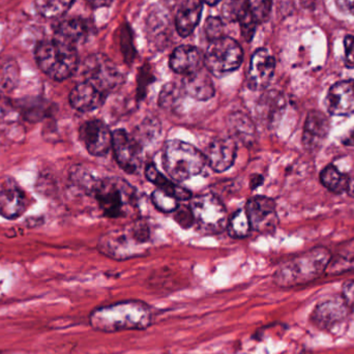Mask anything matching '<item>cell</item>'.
I'll list each match as a JSON object with an SVG mask.
<instances>
[{
	"instance_id": "60d3db41",
	"label": "cell",
	"mask_w": 354,
	"mask_h": 354,
	"mask_svg": "<svg viewBox=\"0 0 354 354\" xmlns=\"http://www.w3.org/2000/svg\"><path fill=\"white\" fill-rule=\"evenodd\" d=\"M346 193L348 194L349 196L354 198V179H349L348 185H347Z\"/></svg>"
},
{
	"instance_id": "f1b7e54d",
	"label": "cell",
	"mask_w": 354,
	"mask_h": 354,
	"mask_svg": "<svg viewBox=\"0 0 354 354\" xmlns=\"http://www.w3.org/2000/svg\"><path fill=\"white\" fill-rule=\"evenodd\" d=\"M75 0H35V8L44 18L55 19L70 10Z\"/></svg>"
},
{
	"instance_id": "d6986e66",
	"label": "cell",
	"mask_w": 354,
	"mask_h": 354,
	"mask_svg": "<svg viewBox=\"0 0 354 354\" xmlns=\"http://www.w3.org/2000/svg\"><path fill=\"white\" fill-rule=\"evenodd\" d=\"M170 68L177 74H194L202 70L204 66V57L201 52L193 46H180L174 50L169 60Z\"/></svg>"
},
{
	"instance_id": "1f68e13d",
	"label": "cell",
	"mask_w": 354,
	"mask_h": 354,
	"mask_svg": "<svg viewBox=\"0 0 354 354\" xmlns=\"http://www.w3.org/2000/svg\"><path fill=\"white\" fill-rule=\"evenodd\" d=\"M185 93L183 84L169 83L164 87L160 95V105L164 108H171L180 101L183 93Z\"/></svg>"
},
{
	"instance_id": "2e32d148",
	"label": "cell",
	"mask_w": 354,
	"mask_h": 354,
	"mask_svg": "<svg viewBox=\"0 0 354 354\" xmlns=\"http://www.w3.org/2000/svg\"><path fill=\"white\" fill-rule=\"evenodd\" d=\"M328 112L335 116L354 114V80H345L330 87L326 97Z\"/></svg>"
},
{
	"instance_id": "7c38bea8",
	"label": "cell",
	"mask_w": 354,
	"mask_h": 354,
	"mask_svg": "<svg viewBox=\"0 0 354 354\" xmlns=\"http://www.w3.org/2000/svg\"><path fill=\"white\" fill-rule=\"evenodd\" d=\"M351 311L343 297H334L320 303L312 313L311 320L320 330H330L346 319Z\"/></svg>"
},
{
	"instance_id": "b9f144b4",
	"label": "cell",
	"mask_w": 354,
	"mask_h": 354,
	"mask_svg": "<svg viewBox=\"0 0 354 354\" xmlns=\"http://www.w3.org/2000/svg\"><path fill=\"white\" fill-rule=\"evenodd\" d=\"M206 3L209 4V6H214V4L218 3L221 0H204Z\"/></svg>"
},
{
	"instance_id": "7a4b0ae2",
	"label": "cell",
	"mask_w": 354,
	"mask_h": 354,
	"mask_svg": "<svg viewBox=\"0 0 354 354\" xmlns=\"http://www.w3.org/2000/svg\"><path fill=\"white\" fill-rule=\"evenodd\" d=\"M330 262L328 250L324 248L311 250L283 264L274 274V283L283 288L308 284L319 278Z\"/></svg>"
},
{
	"instance_id": "83f0119b",
	"label": "cell",
	"mask_w": 354,
	"mask_h": 354,
	"mask_svg": "<svg viewBox=\"0 0 354 354\" xmlns=\"http://www.w3.org/2000/svg\"><path fill=\"white\" fill-rule=\"evenodd\" d=\"M351 177L339 171L335 166L330 165L322 170L320 180L322 185L333 193L342 194L346 192Z\"/></svg>"
},
{
	"instance_id": "9a60e30c",
	"label": "cell",
	"mask_w": 354,
	"mask_h": 354,
	"mask_svg": "<svg viewBox=\"0 0 354 354\" xmlns=\"http://www.w3.org/2000/svg\"><path fill=\"white\" fill-rule=\"evenodd\" d=\"M27 203L24 192L12 179L0 181V216L8 220L18 218L26 210Z\"/></svg>"
},
{
	"instance_id": "52a82bcc",
	"label": "cell",
	"mask_w": 354,
	"mask_h": 354,
	"mask_svg": "<svg viewBox=\"0 0 354 354\" xmlns=\"http://www.w3.org/2000/svg\"><path fill=\"white\" fill-rule=\"evenodd\" d=\"M194 223L206 234L222 232L228 225V214L224 204L212 194H202L191 198L189 203Z\"/></svg>"
},
{
	"instance_id": "d4e9b609",
	"label": "cell",
	"mask_w": 354,
	"mask_h": 354,
	"mask_svg": "<svg viewBox=\"0 0 354 354\" xmlns=\"http://www.w3.org/2000/svg\"><path fill=\"white\" fill-rule=\"evenodd\" d=\"M283 108H284L283 95L276 91H270L264 93L258 103V116L261 118L262 122L270 124L276 120Z\"/></svg>"
},
{
	"instance_id": "ac0fdd59",
	"label": "cell",
	"mask_w": 354,
	"mask_h": 354,
	"mask_svg": "<svg viewBox=\"0 0 354 354\" xmlns=\"http://www.w3.org/2000/svg\"><path fill=\"white\" fill-rule=\"evenodd\" d=\"M105 93L87 81L78 83L71 91V106L81 112H91L102 107L106 100Z\"/></svg>"
},
{
	"instance_id": "5bb4252c",
	"label": "cell",
	"mask_w": 354,
	"mask_h": 354,
	"mask_svg": "<svg viewBox=\"0 0 354 354\" xmlns=\"http://www.w3.org/2000/svg\"><path fill=\"white\" fill-rule=\"evenodd\" d=\"M143 245L137 239L132 228L128 233H112L109 236L104 237L100 243L102 253L115 259H129L136 257L142 250L135 245Z\"/></svg>"
},
{
	"instance_id": "3957f363",
	"label": "cell",
	"mask_w": 354,
	"mask_h": 354,
	"mask_svg": "<svg viewBox=\"0 0 354 354\" xmlns=\"http://www.w3.org/2000/svg\"><path fill=\"white\" fill-rule=\"evenodd\" d=\"M35 56L41 72L55 81L66 80L78 68L76 47L55 39L41 41L35 48Z\"/></svg>"
},
{
	"instance_id": "ba28073f",
	"label": "cell",
	"mask_w": 354,
	"mask_h": 354,
	"mask_svg": "<svg viewBox=\"0 0 354 354\" xmlns=\"http://www.w3.org/2000/svg\"><path fill=\"white\" fill-rule=\"evenodd\" d=\"M83 76L84 81L91 83L105 95L115 91L124 82V76L118 66L103 54H93L85 60Z\"/></svg>"
},
{
	"instance_id": "8d00e7d4",
	"label": "cell",
	"mask_w": 354,
	"mask_h": 354,
	"mask_svg": "<svg viewBox=\"0 0 354 354\" xmlns=\"http://www.w3.org/2000/svg\"><path fill=\"white\" fill-rule=\"evenodd\" d=\"M345 64L348 68H354V37H345Z\"/></svg>"
},
{
	"instance_id": "f35d334b",
	"label": "cell",
	"mask_w": 354,
	"mask_h": 354,
	"mask_svg": "<svg viewBox=\"0 0 354 354\" xmlns=\"http://www.w3.org/2000/svg\"><path fill=\"white\" fill-rule=\"evenodd\" d=\"M336 3L343 12L354 16V0H336Z\"/></svg>"
},
{
	"instance_id": "4dcf8cb0",
	"label": "cell",
	"mask_w": 354,
	"mask_h": 354,
	"mask_svg": "<svg viewBox=\"0 0 354 354\" xmlns=\"http://www.w3.org/2000/svg\"><path fill=\"white\" fill-rule=\"evenodd\" d=\"M71 178H72L73 183H74L77 187H81V189L86 191L87 193L91 194H93L97 181L100 180V178H95V176H93L91 172L81 167H77L73 169Z\"/></svg>"
},
{
	"instance_id": "5b68a950",
	"label": "cell",
	"mask_w": 354,
	"mask_h": 354,
	"mask_svg": "<svg viewBox=\"0 0 354 354\" xmlns=\"http://www.w3.org/2000/svg\"><path fill=\"white\" fill-rule=\"evenodd\" d=\"M206 163L205 155L189 143L176 139L166 145L164 167L177 181H185L201 174Z\"/></svg>"
},
{
	"instance_id": "6da1fadb",
	"label": "cell",
	"mask_w": 354,
	"mask_h": 354,
	"mask_svg": "<svg viewBox=\"0 0 354 354\" xmlns=\"http://www.w3.org/2000/svg\"><path fill=\"white\" fill-rule=\"evenodd\" d=\"M153 324V312L145 301H122L97 308L89 315V326L100 333L114 334L145 330Z\"/></svg>"
},
{
	"instance_id": "484cf974",
	"label": "cell",
	"mask_w": 354,
	"mask_h": 354,
	"mask_svg": "<svg viewBox=\"0 0 354 354\" xmlns=\"http://www.w3.org/2000/svg\"><path fill=\"white\" fill-rule=\"evenodd\" d=\"M20 81V68L12 57L0 58V91L8 93L18 86Z\"/></svg>"
},
{
	"instance_id": "30bf717a",
	"label": "cell",
	"mask_w": 354,
	"mask_h": 354,
	"mask_svg": "<svg viewBox=\"0 0 354 354\" xmlns=\"http://www.w3.org/2000/svg\"><path fill=\"white\" fill-rule=\"evenodd\" d=\"M252 229L260 233H270L278 225L276 203L270 198L257 196L249 200L245 208Z\"/></svg>"
},
{
	"instance_id": "603a6c76",
	"label": "cell",
	"mask_w": 354,
	"mask_h": 354,
	"mask_svg": "<svg viewBox=\"0 0 354 354\" xmlns=\"http://www.w3.org/2000/svg\"><path fill=\"white\" fill-rule=\"evenodd\" d=\"M88 27L86 22L80 18L68 19L58 24L54 39L62 43L76 47L86 39Z\"/></svg>"
},
{
	"instance_id": "4316f807",
	"label": "cell",
	"mask_w": 354,
	"mask_h": 354,
	"mask_svg": "<svg viewBox=\"0 0 354 354\" xmlns=\"http://www.w3.org/2000/svg\"><path fill=\"white\" fill-rule=\"evenodd\" d=\"M229 129L234 138L243 142H251L255 129L250 118L243 113H233L228 120Z\"/></svg>"
},
{
	"instance_id": "74e56055",
	"label": "cell",
	"mask_w": 354,
	"mask_h": 354,
	"mask_svg": "<svg viewBox=\"0 0 354 354\" xmlns=\"http://www.w3.org/2000/svg\"><path fill=\"white\" fill-rule=\"evenodd\" d=\"M343 299L351 310L354 309V281L346 283L343 288Z\"/></svg>"
},
{
	"instance_id": "e575fe53",
	"label": "cell",
	"mask_w": 354,
	"mask_h": 354,
	"mask_svg": "<svg viewBox=\"0 0 354 354\" xmlns=\"http://www.w3.org/2000/svg\"><path fill=\"white\" fill-rule=\"evenodd\" d=\"M174 212L176 222L183 228H189L194 224V216L189 206L178 205Z\"/></svg>"
},
{
	"instance_id": "836d02e7",
	"label": "cell",
	"mask_w": 354,
	"mask_h": 354,
	"mask_svg": "<svg viewBox=\"0 0 354 354\" xmlns=\"http://www.w3.org/2000/svg\"><path fill=\"white\" fill-rule=\"evenodd\" d=\"M151 200L158 209L164 212H174L178 207V200L161 189H156L151 195Z\"/></svg>"
},
{
	"instance_id": "f546056e",
	"label": "cell",
	"mask_w": 354,
	"mask_h": 354,
	"mask_svg": "<svg viewBox=\"0 0 354 354\" xmlns=\"http://www.w3.org/2000/svg\"><path fill=\"white\" fill-rule=\"evenodd\" d=\"M229 234L235 239H243L251 232L252 226L245 209H239L233 214L227 225Z\"/></svg>"
},
{
	"instance_id": "d590c367",
	"label": "cell",
	"mask_w": 354,
	"mask_h": 354,
	"mask_svg": "<svg viewBox=\"0 0 354 354\" xmlns=\"http://www.w3.org/2000/svg\"><path fill=\"white\" fill-rule=\"evenodd\" d=\"M206 35L209 37L210 41L222 37L223 23L218 18H209L206 21Z\"/></svg>"
},
{
	"instance_id": "7402d4cb",
	"label": "cell",
	"mask_w": 354,
	"mask_h": 354,
	"mask_svg": "<svg viewBox=\"0 0 354 354\" xmlns=\"http://www.w3.org/2000/svg\"><path fill=\"white\" fill-rule=\"evenodd\" d=\"M183 87L185 93L198 101H207L214 95V83L209 75L203 70L185 76L183 79Z\"/></svg>"
},
{
	"instance_id": "ffe728a7",
	"label": "cell",
	"mask_w": 354,
	"mask_h": 354,
	"mask_svg": "<svg viewBox=\"0 0 354 354\" xmlns=\"http://www.w3.org/2000/svg\"><path fill=\"white\" fill-rule=\"evenodd\" d=\"M330 120L320 111H311L308 114L304 129L303 141L308 149H317L330 132Z\"/></svg>"
},
{
	"instance_id": "d6a6232c",
	"label": "cell",
	"mask_w": 354,
	"mask_h": 354,
	"mask_svg": "<svg viewBox=\"0 0 354 354\" xmlns=\"http://www.w3.org/2000/svg\"><path fill=\"white\" fill-rule=\"evenodd\" d=\"M248 8L257 23H263L270 18L272 0H247Z\"/></svg>"
},
{
	"instance_id": "8fae6325",
	"label": "cell",
	"mask_w": 354,
	"mask_h": 354,
	"mask_svg": "<svg viewBox=\"0 0 354 354\" xmlns=\"http://www.w3.org/2000/svg\"><path fill=\"white\" fill-rule=\"evenodd\" d=\"M80 139L91 155L103 157L112 149V133L105 122L89 120L81 126Z\"/></svg>"
},
{
	"instance_id": "8992f818",
	"label": "cell",
	"mask_w": 354,
	"mask_h": 354,
	"mask_svg": "<svg viewBox=\"0 0 354 354\" xmlns=\"http://www.w3.org/2000/svg\"><path fill=\"white\" fill-rule=\"evenodd\" d=\"M243 57V49L236 41L228 37H218L210 41L204 56V66L214 76L223 77L237 70Z\"/></svg>"
},
{
	"instance_id": "9c48e42d",
	"label": "cell",
	"mask_w": 354,
	"mask_h": 354,
	"mask_svg": "<svg viewBox=\"0 0 354 354\" xmlns=\"http://www.w3.org/2000/svg\"><path fill=\"white\" fill-rule=\"evenodd\" d=\"M112 149L118 165L128 174L138 171L141 165V149L134 137L124 130L112 133Z\"/></svg>"
},
{
	"instance_id": "277c9868",
	"label": "cell",
	"mask_w": 354,
	"mask_h": 354,
	"mask_svg": "<svg viewBox=\"0 0 354 354\" xmlns=\"http://www.w3.org/2000/svg\"><path fill=\"white\" fill-rule=\"evenodd\" d=\"M93 194L108 218H124L136 207L135 189L130 183L118 177L100 178Z\"/></svg>"
},
{
	"instance_id": "e0dca14e",
	"label": "cell",
	"mask_w": 354,
	"mask_h": 354,
	"mask_svg": "<svg viewBox=\"0 0 354 354\" xmlns=\"http://www.w3.org/2000/svg\"><path fill=\"white\" fill-rule=\"evenodd\" d=\"M205 157L214 171H226L233 165L236 158V143L233 138L214 139L208 145Z\"/></svg>"
},
{
	"instance_id": "44dd1931",
	"label": "cell",
	"mask_w": 354,
	"mask_h": 354,
	"mask_svg": "<svg viewBox=\"0 0 354 354\" xmlns=\"http://www.w3.org/2000/svg\"><path fill=\"white\" fill-rule=\"evenodd\" d=\"M202 14L201 0H185L177 10L176 25L181 37H187L199 24Z\"/></svg>"
},
{
	"instance_id": "cb8c5ba5",
	"label": "cell",
	"mask_w": 354,
	"mask_h": 354,
	"mask_svg": "<svg viewBox=\"0 0 354 354\" xmlns=\"http://www.w3.org/2000/svg\"><path fill=\"white\" fill-rule=\"evenodd\" d=\"M147 179L153 185H157L158 189H161L164 193L172 196L178 201H185L192 198V193L185 187H179L174 181L169 180L167 177L163 176L161 172L158 170L153 164H149L145 169Z\"/></svg>"
},
{
	"instance_id": "4fadbf2b",
	"label": "cell",
	"mask_w": 354,
	"mask_h": 354,
	"mask_svg": "<svg viewBox=\"0 0 354 354\" xmlns=\"http://www.w3.org/2000/svg\"><path fill=\"white\" fill-rule=\"evenodd\" d=\"M276 62L266 49H259L253 54L248 74V85L253 91L266 88L274 76Z\"/></svg>"
},
{
	"instance_id": "7bdbcfd3",
	"label": "cell",
	"mask_w": 354,
	"mask_h": 354,
	"mask_svg": "<svg viewBox=\"0 0 354 354\" xmlns=\"http://www.w3.org/2000/svg\"><path fill=\"white\" fill-rule=\"evenodd\" d=\"M351 139H353V142L354 143V133L353 134V136H351Z\"/></svg>"
},
{
	"instance_id": "ab89813d",
	"label": "cell",
	"mask_w": 354,
	"mask_h": 354,
	"mask_svg": "<svg viewBox=\"0 0 354 354\" xmlns=\"http://www.w3.org/2000/svg\"><path fill=\"white\" fill-rule=\"evenodd\" d=\"M86 1L93 8H99L111 6L114 0H86Z\"/></svg>"
}]
</instances>
